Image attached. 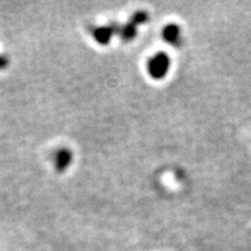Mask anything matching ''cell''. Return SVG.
<instances>
[{
    "label": "cell",
    "mask_w": 251,
    "mask_h": 251,
    "mask_svg": "<svg viewBox=\"0 0 251 251\" xmlns=\"http://www.w3.org/2000/svg\"><path fill=\"white\" fill-rule=\"evenodd\" d=\"M120 25L117 23H111L107 26H97L91 28V34L93 39L101 46H107L111 42L113 35L119 34Z\"/></svg>",
    "instance_id": "obj_2"
},
{
    "label": "cell",
    "mask_w": 251,
    "mask_h": 251,
    "mask_svg": "<svg viewBox=\"0 0 251 251\" xmlns=\"http://www.w3.org/2000/svg\"><path fill=\"white\" fill-rule=\"evenodd\" d=\"M148 19H149V15L146 11H137V12H135L133 15H131L129 21L137 27V26H140V25L146 24L147 21H148Z\"/></svg>",
    "instance_id": "obj_6"
},
{
    "label": "cell",
    "mask_w": 251,
    "mask_h": 251,
    "mask_svg": "<svg viewBox=\"0 0 251 251\" xmlns=\"http://www.w3.org/2000/svg\"><path fill=\"white\" fill-rule=\"evenodd\" d=\"M9 64V58L6 55H0V70L6 69Z\"/></svg>",
    "instance_id": "obj_7"
},
{
    "label": "cell",
    "mask_w": 251,
    "mask_h": 251,
    "mask_svg": "<svg viewBox=\"0 0 251 251\" xmlns=\"http://www.w3.org/2000/svg\"><path fill=\"white\" fill-rule=\"evenodd\" d=\"M137 34L136 26L134 24H131L130 21H128L127 24L122 25L120 26V29H119V35H120L121 40L125 41V42H130L135 39Z\"/></svg>",
    "instance_id": "obj_5"
},
{
    "label": "cell",
    "mask_w": 251,
    "mask_h": 251,
    "mask_svg": "<svg viewBox=\"0 0 251 251\" xmlns=\"http://www.w3.org/2000/svg\"><path fill=\"white\" fill-rule=\"evenodd\" d=\"M72 158H74V155H72L70 149L59 148L54 155L55 170L57 171L58 174L67 171L68 168L72 163Z\"/></svg>",
    "instance_id": "obj_3"
},
{
    "label": "cell",
    "mask_w": 251,
    "mask_h": 251,
    "mask_svg": "<svg viewBox=\"0 0 251 251\" xmlns=\"http://www.w3.org/2000/svg\"><path fill=\"white\" fill-rule=\"evenodd\" d=\"M163 40L168 42L169 45L177 48L181 45V30L180 27L176 24H169L164 26L162 30Z\"/></svg>",
    "instance_id": "obj_4"
},
{
    "label": "cell",
    "mask_w": 251,
    "mask_h": 251,
    "mask_svg": "<svg viewBox=\"0 0 251 251\" xmlns=\"http://www.w3.org/2000/svg\"><path fill=\"white\" fill-rule=\"evenodd\" d=\"M171 59L164 51L156 52L147 62V70L153 79H163L170 70Z\"/></svg>",
    "instance_id": "obj_1"
}]
</instances>
